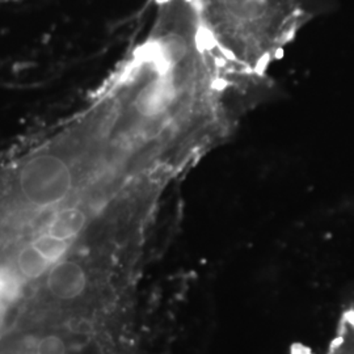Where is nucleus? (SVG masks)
Returning <instances> with one entry per match:
<instances>
[{"label":"nucleus","instance_id":"obj_1","mask_svg":"<svg viewBox=\"0 0 354 354\" xmlns=\"http://www.w3.org/2000/svg\"><path fill=\"white\" fill-rule=\"evenodd\" d=\"M207 49L228 68L266 75L311 19L304 0H188Z\"/></svg>","mask_w":354,"mask_h":354},{"label":"nucleus","instance_id":"obj_2","mask_svg":"<svg viewBox=\"0 0 354 354\" xmlns=\"http://www.w3.org/2000/svg\"><path fill=\"white\" fill-rule=\"evenodd\" d=\"M87 286V277L83 268L73 261H61L50 268L48 288L61 301H73Z\"/></svg>","mask_w":354,"mask_h":354},{"label":"nucleus","instance_id":"obj_3","mask_svg":"<svg viewBox=\"0 0 354 354\" xmlns=\"http://www.w3.org/2000/svg\"><path fill=\"white\" fill-rule=\"evenodd\" d=\"M322 354H354V301L342 313L336 335Z\"/></svg>","mask_w":354,"mask_h":354},{"label":"nucleus","instance_id":"obj_4","mask_svg":"<svg viewBox=\"0 0 354 354\" xmlns=\"http://www.w3.org/2000/svg\"><path fill=\"white\" fill-rule=\"evenodd\" d=\"M86 223V214L79 209H66L53 218L48 232L62 241L77 235Z\"/></svg>","mask_w":354,"mask_h":354},{"label":"nucleus","instance_id":"obj_5","mask_svg":"<svg viewBox=\"0 0 354 354\" xmlns=\"http://www.w3.org/2000/svg\"><path fill=\"white\" fill-rule=\"evenodd\" d=\"M53 266L50 260H48L45 256H42L37 250L28 243L20 252L17 253V266L23 276L26 279H38L42 274H45L48 270H50Z\"/></svg>","mask_w":354,"mask_h":354},{"label":"nucleus","instance_id":"obj_6","mask_svg":"<svg viewBox=\"0 0 354 354\" xmlns=\"http://www.w3.org/2000/svg\"><path fill=\"white\" fill-rule=\"evenodd\" d=\"M30 244L37 250L38 252L42 256H45L48 260H50L54 264L57 260H59L64 256L66 250H67V241L58 239L55 236L48 234L38 235L30 241Z\"/></svg>","mask_w":354,"mask_h":354},{"label":"nucleus","instance_id":"obj_7","mask_svg":"<svg viewBox=\"0 0 354 354\" xmlns=\"http://www.w3.org/2000/svg\"><path fill=\"white\" fill-rule=\"evenodd\" d=\"M37 354H66V345L58 336H45L38 342Z\"/></svg>","mask_w":354,"mask_h":354},{"label":"nucleus","instance_id":"obj_8","mask_svg":"<svg viewBox=\"0 0 354 354\" xmlns=\"http://www.w3.org/2000/svg\"><path fill=\"white\" fill-rule=\"evenodd\" d=\"M13 1H20V0H0V4H7V3H13Z\"/></svg>","mask_w":354,"mask_h":354}]
</instances>
